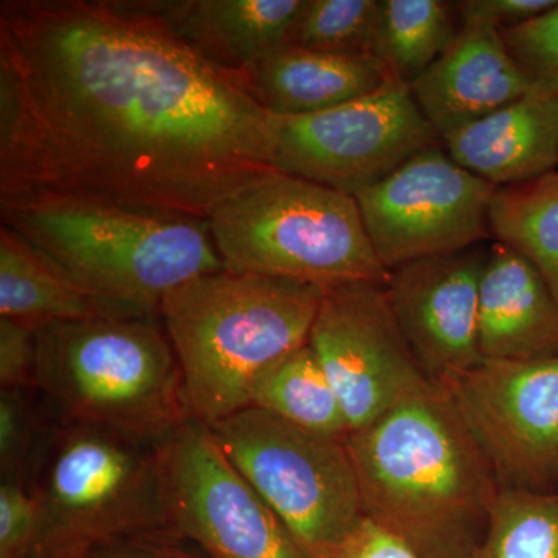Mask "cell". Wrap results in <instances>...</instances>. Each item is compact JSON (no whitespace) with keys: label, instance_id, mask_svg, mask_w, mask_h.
Returning <instances> with one entry per match:
<instances>
[{"label":"cell","instance_id":"10","mask_svg":"<svg viewBox=\"0 0 558 558\" xmlns=\"http://www.w3.org/2000/svg\"><path fill=\"white\" fill-rule=\"evenodd\" d=\"M499 486L558 490V355L483 360L438 381Z\"/></svg>","mask_w":558,"mask_h":558},{"label":"cell","instance_id":"30","mask_svg":"<svg viewBox=\"0 0 558 558\" xmlns=\"http://www.w3.org/2000/svg\"><path fill=\"white\" fill-rule=\"evenodd\" d=\"M558 0H462L454 3L461 25L508 31L542 16L554 9Z\"/></svg>","mask_w":558,"mask_h":558},{"label":"cell","instance_id":"22","mask_svg":"<svg viewBox=\"0 0 558 558\" xmlns=\"http://www.w3.org/2000/svg\"><path fill=\"white\" fill-rule=\"evenodd\" d=\"M492 236L534 264L558 303V170L497 189Z\"/></svg>","mask_w":558,"mask_h":558},{"label":"cell","instance_id":"27","mask_svg":"<svg viewBox=\"0 0 558 558\" xmlns=\"http://www.w3.org/2000/svg\"><path fill=\"white\" fill-rule=\"evenodd\" d=\"M39 531V506L22 481L0 486V558H32Z\"/></svg>","mask_w":558,"mask_h":558},{"label":"cell","instance_id":"16","mask_svg":"<svg viewBox=\"0 0 558 558\" xmlns=\"http://www.w3.org/2000/svg\"><path fill=\"white\" fill-rule=\"evenodd\" d=\"M142 5L213 64L241 72L295 46L306 0H142Z\"/></svg>","mask_w":558,"mask_h":558},{"label":"cell","instance_id":"31","mask_svg":"<svg viewBox=\"0 0 558 558\" xmlns=\"http://www.w3.org/2000/svg\"><path fill=\"white\" fill-rule=\"evenodd\" d=\"M317 558H421L405 543L365 519L343 542Z\"/></svg>","mask_w":558,"mask_h":558},{"label":"cell","instance_id":"32","mask_svg":"<svg viewBox=\"0 0 558 558\" xmlns=\"http://www.w3.org/2000/svg\"><path fill=\"white\" fill-rule=\"evenodd\" d=\"M183 539L179 532L135 535L105 543L83 558H202L183 548Z\"/></svg>","mask_w":558,"mask_h":558},{"label":"cell","instance_id":"18","mask_svg":"<svg viewBox=\"0 0 558 558\" xmlns=\"http://www.w3.org/2000/svg\"><path fill=\"white\" fill-rule=\"evenodd\" d=\"M440 140L459 167L497 189L529 182L558 170V98L529 92Z\"/></svg>","mask_w":558,"mask_h":558},{"label":"cell","instance_id":"23","mask_svg":"<svg viewBox=\"0 0 558 558\" xmlns=\"http://www.w3.org/2000/svg\"><path fill=\"white\" fill-rule=\"evenodd\" d=\"M454 10L444 0H381L374 57L396 80L414 83L457 39Z\"/></svg>","mask_w":558,"mask_h":558},{"label":"cell","instance_id":"14","mask_svg":"<svg viewBox=\"0 0 558 558\" xmlns=\"http://www.w3.org/2000/svg\"><path fill=\"white\" fill-rule=\"evenodd\" d=\"M478 248L417 259L389 270V304L425 374L438 381L480 365Z\"/></svg>","mask_w":558,"mask_h":558},{"label":"cell","instance_id":"15","mask_svg":"<svg viewBox=\"0 0 558 558\" xmlns=\"http://www.w3.org/2000/svg\"><path fill=\"white\" fill-rule=\"evenodd\" d=\"M410 86L440 138L537 90L502 33L483 25H461L446 53Z\"/></svg>","mask_w":558,"mask_h":558},{"label":"cell","instance_id":"24","mask_svg":"<svg viewBox=\"0 0 558 558\" xmlns=\"http://www.w3.org/2000/svg\"><path fill=\"white\" fill-rule=\"evenodd\" d=\"M473 558H558V490H499Z\"/></svg>","mask_w":558,"mask_h":558},{"label":"cell","instance_id":"5","mask_svg":"<svg viewBox=\"0 0 558 558\" xmlns=\"http://www.w3.org/2000/svg\"><path fill=\"white\" fill-rule=\"evenodd\" d=\"M36 387L64 424L163 442L190 421L160 314L109 311L38 326Z\"/></svg>","mask_w":558,"mask_h":558},{"label":"cell","instance_id":"13","mask_svg":"<svg viewBox=\"0 0 558 558\" xmlns=\"http://www.w3.org/2000/svg\"><path fill=\"white\" fill-rule=\"evenodd\" d=\"M172 524L208 558H311L220 450L186 421L161 446Z\"/></svg>","mask_w":558,"mask_h":558},{"label":"cell","instance_id":"25","mask_svg":"<svg viewBox=\"0 0 558 558\" xmlns=\"http://www.w3.org/2000/svg\"><path fill=\"white\" fill-rule=\"evenodd\" d=\"M381 0H306L295 46L333 54H374Z\"/></svg>","mask_w":558,"mask_h":558},{"label":"cell","instance_id":"3","mask_svg":"<svg viewBox=\"0 0 558 558\" xmlns=\"http://www.w3.org/2000/svg\"><path fill=\"white\" fill-rule=\"evenodd\" d=\"M325 288L220 270L160 304L191 421L213 425L247 409L264 371L310 341Z\"/></svg>","mask_w":558,"mask_h":558},{"label":"cell","instance_id":"8","mask_svg":"<svg viewBox=\"0 0 558 558\" xmlns=\"http://www.w3.org/2000/svg\"><path fill=\"white\" fill-rule=\"evenodd\" d=\"M208 428L311 558L336 548L366 519L347 439L304 432L255 407Z\"/></svg>","mask_w":558,"mask_h":558},{"label":"cell","instance_id":"20","mask_svg":"<svg viewBox=\"0 0 558 558\" xmlns=\"http://www.w3.org/2000/svg\"><path fill=\"white\" fill-rule=\"evenodd\" d=\"M35 245L9 227H0V317L33 326L75 322L105 314Z\"/></svg>","mask_w":558,"mask_h":558},{"label":"cell","instance_id":"6","mask_svg":"<svg viewBox=\"0 0 558 558\" xmlns=\"http://www.w3.org/2000/svg\"><path fill=\"white\" fill-rule=\"evenodd\" d=\"M208 229L226 270L330 288L387 286L354 196L271 171L213 211Z\"/></svg>","mask_w":558,"mask_h":558},{"label":"cell","instance_id":"12","mask_svg":"<svg viewBox=\"0 0 558 558\" xmlns=\"http://www.w3.org/2000/svg\"><path fill=\"white\" fill-rule=\"evenodd\" d=\"M310 344L339 396L351 433L433 384L400 330L387 289L377 282L326 288Z\"/></svg>","mask_w":558,"mask_h":558},{"label":"cell","instance_id":"21","mask_svg":"<svg viewBox=\"0 0 558 558\" xmlns=\"http://www.w3.org/2000/svg\"><path fill=\"white\" fill-rule=\"evenodd\" d=\"M248 407L326 438L347 439L351 433L339 396L310 341L260 374L250 391Z\"/></svg>","mask_w":558,"mask_h":558},{"label":"cell","instance_id":"1","mask_svg":"<svg viewBox=\"0 0 558 558\" xmlns=\"http://www.w3.org/2000/svg\"><path fill=\"white\" fill-rule=\"evenodd\" d=\"M274 120L142 0L0 2V199L208 222L277 171Z\"/></svg>","mask_w":558,"mask_h":558},{"label":"cell","instance_id":"2","mask_svg":"<svg viewBox=\"0 0 558 558\" xmlns=\"http://www.w3.org/2000/svg\"><path fill=\"white\" fill-rule=\"evenodd\" d=\"M344 442L366 519L421 558L475 557L501 486L438 384Z\"/></svg>","mask_w":558,"mask_h":558},{"label":"cell","instance_id":"4","mask_svg":"<svg viewBox=\"0 0 558 558\" xmlns=\"http://www.w3.org/2000/svg\"><path fill=\"white\" fill-rule=\"evenodd\" d=\"M0 218L110 310L159 314L171 290L226 270L208 222L70 196L0 199Z\"/></svg>","mask_w":558,"mask_h":558},{"label":"cell","instance_id":"26","mask_svg":"<svg viewBox=\"0 0 558 558\" xmlns=\"http://www.w3.org/2000/svg\"><path fill=\"white\" fill-rule=\"evenodd\" d=\"M501 33L535 89L558 98V3L542 16Z\"/></svg>","mask_w":558,"mask_h":558},{"label":"cell","instance_id":"19","mask_svg":"<svg viewBox=\"0 0 558 558\" xmlns=\"http://www.w3.org/2000/svg\"><path fill=\"white\" fill-rule=\"evenodd\" d=\"M260 108L277 119L315 116L396 80L374 54H333L289 46L238 72Z\"/></svg>","mask_w":558,"mask_h":558},{"label":"cell","instance_id":"7","mask_svg":"<svg viewBox=\"0 0 558 558\" xmlns=\"http://www.w3.org/2000/svg\"><path fill=\"white\" fill-rule=\"evenodd\" d=\"M163 442L64 424L31 488L39 506L32 558H83L113 539L178 532L165 486Z\"/></svg>","mask_w":558,"mask_h":558},{"label":"cell","instance_id":"29","mask_svg":"<svg viewBox=\"0 0 558 558\" xmlns=\"http://www.w3.org/2000/svg\"><path fill=\"white\" fill-rule=\"evenodd\" d=\"M36 328L0 317V384L2 389L36 387Z\"/></svg>","mask_w":558,"mask_h":558},{"label":"cell","instance_id":"9","mask_svg":"<svg viewBox=\"0 0 558 558\" xmlns=\"http://www.w3.org/2000/svg\"><path fill=\"white\" fill-rule=\"evenodd\" d=\"M274 167L349 196L380 182L421 150L442 143L410 84L387 86L339 108L274 120Z\"/></svg>","mask_w":558,"mask_h":558},{"label":"cell","instance_id":"17","mask_svg":"<svg viewBox=\"0 0 558 558\" xmlns=\"http://www.w3.org/2000/svg\"><path fill=\"white\" fill-rule=\"evenodd\" d=\"M483 360L526 362L558 355V303L534 264L495 242L480 284Z\"/></svg>","mask_w":558,"mask_h":558},{"label":"cell","instance_id":"11","mask_svg":"<svg viewBox=\"0 0 558 558\" xmlns=\"http://www.w3.org/2000/svg\"><path fill=\"white\" fill-rule=\"evenodd\" d=\"M495 191L438 145L354 197L376 255L392 270L488 240Z\"/></svg>","mask_w":558,"mask_h":558},{"label":"cell","instance_id":"28","mask_svg":"<svg viewBox=\"0 0 558 558\" xmlns=\"http://www.w3.org/2000/svg\"><path fill=\"white\" fill-rule=\"evenodd\" d=\"M33 417L24 389H2L0 396V468L3 480L22 481L31 461Z\"/></svg>","mask_w":558,"mask_h":558}]
</instances>
